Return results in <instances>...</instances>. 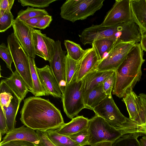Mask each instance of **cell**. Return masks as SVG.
I'll return each mask as SVG.
<instances>
[{"label":"cell","instance_id":"5bb4252c","mask_svg":"<svg viewBox=\"0 0 146 146\" xmlns=\"http://www.w3.org/2000/svg\"><path fill=\"white\" fill-rule=\"evenodd\" d=\"M128 112L129 118L146 127L142 107L137 95L131 90L123 98Z\"/></svg>","mask_w":146,"mask_h":146},{"label":"cell","instance_id":"6da1fadb","mask_svg":"<svg viewBox=\"0 0 146 146\" xmlns=\"http://www.w3.org/2000/svg\"><path fill=\"white\" fill-rule=\"evenodd\" d=\"M23 101L20 120L26 126L45 132L57 129L64 123L60 111L49 100L35 96Z\"/></svg>","mask_w":146,"mask_h":146},{"label":"cell","instance_id":"f35d334b","mask_svg":"<svg viewBox=\"0 0 146 146\" xmlns=\"http://www.w3.org/2000/svg\"><path fill=\"white\" fill-rule=\"evenodd\" d=\"M52 20V16L49 15L44 16L36 26L35 28L44 29L49 26Z\"/></svg>","mask_w":146,"mask_h":146},{"label":"cell","instance_id":"8fae6325","mask_svg":"<svg viewBox=\"0 0 146 146\" xmlns=\"http://www.w3.org/2000/svg\"><path fill=\"white\" fill-rule=\"evenodd\" d=\"M67 51L62 49L61 41H56L54 56L49 62L50 66L62 93L66 85V58Z\"/></svg>","mask_w":146,"mask_h":146},{"label":"cell","instance_id":"60d3db41","mask_svg":"<svg viewBox=\"0 0 146 146\" xmlns=\"http://www.w3.org/2000/svg\"><path fill=\"white\" fill-rule=\"evenodd\" d=\"M140 45L143 50L146 52V33L141 35Z\"/></svg>","mask_w":146,"mask_h":146},{"label":"cell","instance_id":"52a82bcc","mask_svg":"<svg viewBox=\"0 0 146 146\" xmlns=\"http://www.w3.org/2000/svg\"><path fill=\"white\" fill-rule=\"evenodd\" d=\"M135 44L134 42L116 41L106 56L99 62L96 69L100 71H115Z\"/></svg>","mask_w":146,"mask_h":146},{"label":"cell","instance_id":"9a60e30c","mask_svg":"<svg viewBox=\"0 0 146 146\" xmlns=\"http://www.w3.org/2000/svg\"><path fill=\"white\" fill-rule=\"evenodd\" d=\"M13 140L27 141L38 145L39 143V139L36 132L24 125L9 131L3 138L0 144Z\"/></svg>","mask_w":146,"mask_h":146},{"label":"cell","instance_id":"d6986e66","mask_svg":"<svg viewBox=\"0 0 146 146\" xmlns=\"http://www.w3.org/2000/svg\"><path fill=\"white\" fill-rule=\"evenodd\" d=\"M4 80L16 95L21 100L24 99L29 91L24 80L16 70L9 77Z\"/></svg>","mask_w":146,"mask_h":146},{"label":"cell","instance_id":"ab89813d","mask_svg":"<svg viewBox=\"0 0 146 146\" xmlns=\"http://www.w3.org/2000/svg\"><path fill=\"white\" fill-rule=\"evenodd\" d=\"M43 17L42 16L35 17L23 22L29 27L34 29L35 28L36 26Z\"/></svg>","mask_w":146,"mask_h":146},{"label":"cell","instance_id":"8992f818","mask_svg":"<svg viewBox=\"0 0 146 146\" xmlns=\"http://www.w3.org/2000/svg\"><path fill=\"white\" fill-rule=\"evenodd\" d=\"M82 86V80L78 82L75 80L66 85L62 93V100L64 110L70 119L85 108Z\"/></svg>","mask_w":146,"mask_h":146},{"label":"cell","instance_id":"3957f363","mask_svg":"<svg viewBox=\"0 0 146 146\" xmlns=\"http://www.w3.org/2000/svg\"><path fill=\"white\" fill-rule=\"evenodd\" d=\"M104 0H67L60 7L63 19L72 23L93 15L103 5Z\"/></svg>","mask_w":146,"mask_h":146},{"label":"cell","instance_id":"7c38bea8","mask_svg":"<svg viewBox=\"0 0 146 146\" xmlns=\"http://www.w3.org/2000/svg\"><path fill=\"white\" fill-rule=\"evenodd\" d=\"M37 69L41 83L48 95L62 98V91L50 66L46 65Z\"/></svg>","mask_w":146,"mask_h":146},{"label":"cell","instance_id":"484cf974","mask_svg":"<svg viewBox=\"0 0 146 146\" xmlns=\"http://www.w3.org/2000/svg\"><path fill=\"white\" fill-rule=\"evenodd\" d=\"M145 135L140 133L124 134L114 142L113 146H141L138 138Z\"/></svg>","mask_w":146,"mask_h":146},{"label":"cell","instance_id":"ee69618b","mask_svg":"<svg viewBox=\"0 0 146 146\" xmlns=\"http://www.w3.org/2000/svg\"><path fill=\"white\" fill-rule=\"evenodd\" d=\"M2 135H1V133H0V141H1V136Z\"/></svg>","mask_w":146,"mask_h":146},{"label":"cell","instance_id":"d6a6232c","mask_svg":"<svg viewBox=\"0 0 146 146\" xmlns=\"http://www.w3.org/2000/svg\"><path fill=\"white\" fill-rule=\"evenodd\" d=\"M0 57L5 62L7 67L13 72L11 64L13 59L9 48L4 43L0 45Z\"/></svg>","mask_w":146,"mask_h":146},{"label":"cell","instance_id":"e575fe53","mask_svg":"<svg viewBox=\"0 0 146 146\" xmlns=\"http://www.w3.org/2000/svg\"><path fill=\"white\" fill-rule=\"evenodd\" d=\"M39 139V146H56L49 139L45 131L36 130Z\"/></svg>","mask_w":146,"mask_h":146},{"label":"cell","instance_id":"d590c367","mask_svg":"<svg viewBox=\"0 0 146 146\" xmlns=\"http://www.w3.org/2000/svg\"><path fill=\"white\" fill-rule=\"evenodd\" d=\"M14 1V0H0V16H2L6 12L11 11Z\"/></svg>","mask_w":146,"mask_h":146},{"label":"cell","instance_id":"5b68a950","mask_svg":"<svg viewBox=\"0 0 146 146\" xmlns=\"http://www.w3.org/2000/svg\"><path fill=\"white\" fill-rule=\"evenodd\" d=\"M7 46L11 54L16 71L24 80L29 90L33 88L29 56L15 38L13 33L7 38Z\"/></svg>","mask_w":146,"mask_h":146},{"label":"cell","instance_id":"1f68e13d","mask_svg":"<svg viewBox=\"0 0 146 146\" xmlns=\"http://www.w3.org/2000/svg\"><path fill=\"white\" fill-rule=\"evenodd\" d=\"M14 17L11 11L5 12L0 16V32H4L12 26Z\"/></svg>","mask_w":146,"mask_h":146},{"label":"cell","instance_id":"603a6c76","mask_svg":"<svg viewBox=\"0 0 146 146\" xmlns=\"http://www.w3.org/2000/svg\"><path fill=\"white\" fill-rule=\"evenodd\" d=\"M116 42L107 38L96 39L93 41L92 46L100 61L106 56Z\"/></svg>","mask_w":146,"mask_h":146},{"label":"cell","instance_id":"f546056e","mask_svg":"<svg viewBox=\"0 0 146 146\" xmlns=\"http://www.w3.org/2000/svg\"><path fill=\"white\" fill-rule=\"evenodd\" d=\"M69 137L80 146L89 145L88 127L77 133L70 135Z\"/></svg>","mask_w":146,"mask_h":146},{"label":"cell","instance_id":"7402d4cb","mask_svg":"<svg viewBox=\"0 0 146 146\" xmlns=\"http://www.w3.org/2000/svg\"><path fill=\"white\" fill-rule=\"evenodd\" d=\"M103 89V83L92 90L84 100L85 108L93 109L107 96Z\"/></svg>","mask_w":146,"mask_h":146},{"label":"cell","instance_id":"f1b7e54d","mask_svg":"<svg viewBox=\"0 0 146 146\" xmlns=\"http://www.w3.org/2000/svg\"><path fill=\"white\" fill-rule=\"evenodd\" d=\"M14 94L4 80H1L0 84V106L2 109L9 106Z\"/></svg>","mask_w":146,"mask_h":146},{"label":"cell","instance_id":"8d00e7d4","mask_svg":"<svg viewBox=\"0 0 146 146\" xmlns=\"http://www.w3.org/2000/svg\"><path fill=\"white\" fill-rule=\"evenodd\" d=\"M0 146H39L38 144L23 140H13L2 144Z\"/></svg>","mask_w":146,"mask_h":146},{"label":"cell","instance_id":"4dcf8cb0","mask_svg":"<svg viewBox=\"0 0 146 146\" xmlns=\"http://www.w3.org/2000/svg\"><path fill=\"white\" fill-rule=\"evenodd\" d=\"M56 0H18L23 7L30 6L32 7L44 8L48 7L51 3Z\"/></svg>","mask_w":146,"mask_h":146},{"label":"cell","instance_id":"ba28073f","mask_svg":"<svg viewBox=\"0 0 146 146\" xmlns=\"http://www.w3.org/2000/svg\"><path fill=\"white\" fill-rule=\"evenodd\" d=\"M132 20L130 0H116L101 24L110 26Z\"/></svg>","mask_w":146,"mask_h":146},{"label":"cell","instance_id":"44dd1931","mask_svg":"<svg viewBox=\"0 0 146 146\" xmlns=\"http://www.w3.org/2000/svg\"><path fill=\"white\" fill-rule=\"evenodd\" d=\"M28 58L33 84V89L30 92L35 96H48L40 82L37 71V67L35 64V58L29 56Z\"/></svg>","mask_w":146,"mask_h":146},{"label":"cell","instance_id":"277c9868","mask_svg":"<svg viewBox=\"0 0 146 146\" xmlns=\"http://www.w3.org/2000/svg\"><path fill=\"white\" fill-rule=\"evenodd\" d=\"M88 128V142L91 146L103 141L113 143L123 135L132 133L128 131L116 129L104 119L96 115L89 119Z\"/></svg>","mask_w":146,"mask_h":146},{"label":"cell","instance_id":"7a4b0ae2","mask_svg":"<svg viewBox=\"0 0 146 146\" xmlns=\"http://www.w3.org/2000/svg\"><path fill=\"white\" fill-rule=\"evenodd\" d=\"M140 44L135 43L124 60L115 70L112 94L121 98L133 90L142 75L141 67L145 61Z\"/></svg>","mask_w":146,"mask_h":146},{"label":"cell","instance_id":"7bdbcfd3","mask_svg":"<svg viewBox=\"0 0 146 146\" xmlns=\"http://www.w3.org/2000/svg\"><path fill=\"white\" fill-rule=\"evenodd\" d=\"M139 141L141 146H146V135L143 136Z\"/></svg>","mask_w":146,"mask_h":146},{"label":"cell","instance_id":"ffe728a7","mask_svg":"<svg viewBox=\"0 0 146 146\" xmlns=\"http://www.w3.org/2000/svg\"><path fill=\"white\" fill-rule=\"evenodd\" d=\"M22 100L15 94L9 106L2 109L5 116L9 131L15 128L16 117Z\"/></svg>","mask_w":146,"mask_h":146},{"label":"cell","instance_id":"30bf717a","mask_svg":"<svg viewBox=\"0 0 146 146\" xmlns=\"http://www.w3.org/2000/svg\"><path fill=\"white\" fill-rule=\"evenodd\" d=\"M32 33L35 55L50 62L54 55L56 41L42 33L40 30L33 29Z\"/></svg>","mask_w":146,"mask_h":146},{"label":"cell","instance_id":"74e56055","mask_svg":"<svg viewBox=\"0 0 146 146\" xmlns=\"http://www.w3.org/2000/svg\"><path fill=\"white\" fill-rule=\"evenodd\" d=\"M9 131L5 116L1 107L0 108V133L2 135L6 134Z\"/></svg>","mask_w":146,"mask_h":146},{"label":"cell","instance_id":"4fadbf2b","mask_svg":"<svg viewBox=\"0 0 146 146\" xmlns=\"http://www.w3.org/2000/svg\"><path fill=\"white\" fill-rule=\"evenodd\" d=\"M114 71H100L95 70L85 75L82 79L84 102L89 93L95 88L103 84Z\"/></svg>","mask_w":146,"mask_h":146},{"label":"cell","instance_id":"b9f144b4","mask_svg":"<svg viewBox=\"0 0 146 146\" xmlns=\"http://www.w3.org/2000/svg\"><path fill=\"white\" fill-rule=\"evenodd\" d=\"M113 143L111 141H103L96 143L93 146H113Z\"/></svg>","mask_w":146,"mask_h":146},{"label":"cell","instance_id":"2e32d148","mask_svg":"<svg viewBox=\"0 0 146 146\" xmlns=\"http://www.w3.org/2000/svg\"><path fill=\"white\" fill-rule=\"evenodd\" d=\"M100 61L94 48L86 49V51L79 62V68L76 80L78 82L87 74L96 70Z\"/></svg>","mask_w":146,"mask_h":146},{"label":"cell","instance_id":"83f0119b","mask_svg":"<svg viewBox=\"0 0 146 146\" xmlns=\"http://www.w3.org/2000/svg\"><path fill=\"white\" fill-rule=\"evenodd\" d=\"M79 62L71 58L66 54L65 70L66 85L76 80L79 68Z\"/></svg>","mask_w":146,"mask_h":146},{"label":"cell","instance_id":"cb8c5ba5","mask_svg":"<svg viewBox=\"0 0 146 146\" xmlns=\"http://www.w3.org/2000/svg\"><path fill=\"white\" fill-rule=\"evenodd\" d=\"M46 132L49 139L56 146H80L69 136L58 133L56 130Z\"/></svg>","mask_w":146,"mask_h":146},{"label":"cell","instance_id":"4316f807","mask_svg":"<svg viewBox=\"0 0 146 146\" xmlns=\"http://www.w3.org/2000/svg\"><path fill=\"white\" fill-rule=\"evenodd\" d=\"M48 15V13L44 9L35 8L28 6L26 9H21L19 11L15 19L23 22L35 17Z\"/></svg>","mask_w":146,"mask_h":146},{"label":"cell","instance_id":"ac0fdd59","mask_svg":"<svg viewBox=\"0 0 146 146\" xmlns=\"http://www.w3.org/2000/svg\"><path fill=\"white\" fill-rule=\"evenodd\" d=\"M89 120L82 115L78 116L72 118L69 122L64 123L56 131L60 134L69 136L88 127Z\"/></svg>","mask_w":146,"mask_h":146},{"label":"cell","instance_id":"e0dca14e","mask_svg":"<svg viewBox=\"0 0 146 146\" xmlns=\"http://www.w3.org/2000/svg\"><path fill=\"white\" fill-rule=\"evenodd\" d=\"M132 20L141 35L146 33V0H130Z\"/></svg>","mask_w":146,"mask_h":146},{"label":"cell","instance_id":"836d02e7","mask_svg":"<svg viewBox=\"0 0 146 146\" xmlns=\"http://www.w3.org/2000/svg\"><path fill=\"white\" fill-rule=\"evenodd\" d=\"M115 73H113L108 77L103 83V89L107 95H111L115 80Z\"/></svg>","mask_w":146,"mask_h":146},{"label":"cell","instance_id":"d4e9b609","mask_svg":"<svg viewBox=\"0 0 146 146\" xmlns=\"http://www.w3.org/2000/svg\"><path fill=\"white\" fill-rule=\"evenodd\" d=\"M64 44L67 50V54L77 61L82 59L86 51V49H83L79 44L69 40H65Z\"/></svg>","mask_w":146,"mask_h":146},{"label":"cell","instance_id":"9c48e42d","mask_svg":"<svg viewBox=\"0 0 146 146\" xmlns=\"http://www.w3.org/2000/svg\"><path fill=\"white\" fill-rule=\"evenodd\" d=\"M12 27L13 34L28 56L35 58V54L33 29L23 22L15 19Z\"/></svg>","mask_w":146,"mask_h":146}]
</instances>
